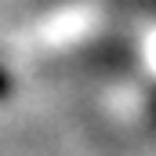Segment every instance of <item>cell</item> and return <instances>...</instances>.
Masks as SVG:
<instances>
[{
	"label": "cell",
	"instance_id": "6da1fadb",
	"mask_svg": "<svg viewBox=\"0 0 156 156\" xmlns=\"http://www.w3.org/2000/svg\"><path fill=\"white\" fill-rule=\"evenodd\" d=\"M7 94H11V73H7V69L0 66V102H4Z\"/></svg>",
	"mask_w": 156,
	"mask_h": 156
}]
</instances>
